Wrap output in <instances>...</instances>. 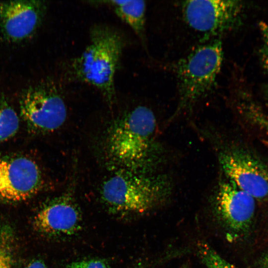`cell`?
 <instances>
[{
	"instance_id": "obj_5",
	"label": "cell",
	"mask_w": 268,
	"mask_h": 268,
	"mask_svg": "<svg viewBox=\"0 0 268 268\" xmlns=\"http://www.w3.org/2000/svg\"><path fill=\"white\" fill-rule=\"evenodd\" d=\"M19 109L28 130L34 134H47L58 130L67 116L64 98L51 79L24 90L19 99Z\"/></svg>"
},
{
	"instance_id": "obj_12",
	"label": "cell",
	"mask_w": 268,
	"mask_h": 268,
	"mask_svg": "<svg viewBox=\"0 0 268 268\" xmlns=\"http://www.w3.org/2000/svg\"><path fill=\"white\" fill-rule=\"evenodd\" d=\"M110 6L116 14L128 25L146 48L145 32V1L140 0H109L102 1Z\"/></svg>"
},
{
	"instance_id": "obj_18",
	"label": "cell",
	"mask_w": 268,
	"mask_h": 268,
	"mask_svg": "<svg viewBox=\"0 0 268 268\" xmlns=\"http://www.w3.org/2000/svg\"><path fill=\"white\" fill-rule=\"evenodd\" d=\"M25 268H48V267L42 260H35L29 263Z\"/></svg>"
},
{
	"instance_id": "obj_16",
	"label": "cell",
	"mask_w": 268,
	"mask_h": 268,
	"mask_svg": "<svg viewBox=\"0 0 268 268\" xmlns=\"http://www.w3.org/2000/svg\"><path fill=\"white\" fill-rule=\"evenodd\" d=\"M262 36V44L260 49V57L262 65L268 72V24L261 21L259 24Z\"/></svg>"
},
{
	"instance_id": "obj_21",
	"label": "cell",
	"mask_w": 268,
	"mask_h": 268,
	"mask_svg": "<svg viewBox=\"0 0 268 268\" xmlns=\"http://www.w3.org/2000/svg\"><path fill=\"white\" fill-rule=\"evenodd\" d=\"M183 268H188L187 266H184Z\"/></svg>"
},
{
	"instance_id": "obj_13",
	"label": "cell",
	"mask_w": 268,
	"mask_h": 268,
	"mask_svg": "<svg viewBox=\"0 0 268 268\" xmlns=\"http://www.w3.org/2000/svg\"><path fill=\"white\" fill-rule=\"evenodd\" d=\"M19 128L17 113L3 97H0V144L14 136Z\"/></svg>"
},
{
	"instance_id": "obj_4",
	"label": "cell",
	"mask_w": 268,
	"mask_h": 268,
	"mask_svg": "<svg viewBox=\"0 0 268 268\" xmlns=\"http://www.w3.org/2000/svg\"><path fill=\"white\" fill-rule=\"evenodd\" d=\"M169 191L168 182L163 177L118 173L104 182L101 196L112 213H141L160 202Z\"/></svg>"
},
{
	"instance_id": "obj_1",
	"label": "cell",
	"mask_w": 268,
	"mask_h": 268,
	"mask_svg": "<svg viewBox=\"0 0 268 268\" xmlns=\"http://www.w3.org/2000/svg\"><path fill=\"white\" fill-rule=\"evenodd\" d=\"M89 36L84 51L68 63V75L96 88L111 101L115 96V75L125 40L115 28L103 24L93 26Z\"/></svg>"
},
{
	"instance_id": "obj_11",
	"label": "cell",
	"mask_w": 268,
	"mask_h": 268,
	"mask_svg": "<svg viewBox=\"0 0 268 268\" xmlns=\"http://www.w3.org/2000/svg\"><path fill=\"white\" fill-rule=\"evenodd\" d=\"M255 198L229 180L221 182L215 198L217 213L223 224L235 233L246 231L255 210Z\"/></svg>"
},
{
	"instance_id": "obj_15",
	"label": "cell",
	"mask_w": 268,
	"mask_h": 268,
	"mask_svg": "<svg viewBox=\"0 0 268 268\" xmlns=\"http://www.w3.org/2000/svg\"><path fill=\"white\" fill-rule=\"evenodd\" d=\"M10 235L4 232L0 235V268H13L12 246Z\"/></svg>"
},
{
	"instance_id": "obj_9",
	"label": "cell",
	"mask_w": 268,
	"mask_h": 268,
	"mask_svg": "<svg viewBox=\"0 0 268 268\" xmlns=\"http://www.w3.org/2000/svg\"><path fill=\"white\" fill-rule=\"evenodd\" d=\"M220 166L229 180L255 199L268 197V169L258 159L242 151L221 152Z\"/></svg>"
},
{
	"instance_id": "obj_8",
	"label": "cell",
	"mask_w": 268,
	"mask_h": 268,
	"mask_svg": "<svg viewBox=\"0 0 268 268\" xmlns=\"http://www.w3.org/2000/svg\"><path fill=\"white\" fill-rule=\"evenodd\" d=\"M43 0L0 1V33L8 42L19 43L32 38L45 17Z\"/></svg>"
},
{
	"instance_id": "obj_17",
	"label": "cell",
	"mask_w": 268,
	"mask_h": 268,
	"mask_svg": "<svg viewBox=\"0 0 268 268\" xmlns=\"http://www.w3.org/2000/svg\"><path fill=\"white\" fill-rule=\"evenodd\" d=\"M65 268H110L108 263L103 259H92L72 262Z\"/></svg>"
},
{
	"instance_id": "obj_20",
	"label": "cell",
	"mask_w": 268,
	"mask_h": 268,
	"mask_svg": "<svg viewBox=\"0 0 268 268\" xmlns=\"http://www.w3.org/2000/svg\"><path fill=\"white\" fill-rule=\"evenodd\" d=\"M266 94H267V96H268V86L266 87Z\"/></svg>"
},
{
	"instance_id": "obj_2",
	"label": "cell",
	"mask_w": 268,
	"mask_h": 268,
	"mask_svg": "<svg viewBox=\"0 0 268 268\" xmlns=\"http://www.w3.org/2000/svg\"><path fill=\"white\" fill-rule=\"evenodd\" d=\"M223 59L220 37L203 41L185 57L165 63L176 78L178 105L176 112L190 109L212 91Z\"/></svg>"
},
{
	"instance_id": "obj_3",
	"label": "cell",
	"mask_w": 268,
	"mask_h": 268,
	"mask_svg": "<svg viewBox=\"0 0 268 268\" xmlns=\"http://www.w3.org/2000/svg\"><path fill=\"white\" fill-rule=\"evenodd\" d=\"M156 119L148 107L139 105L116 119L107 136L111 157L131 170L148 164L153 151Z\"/></svg>"
},
{
	"instance_id": "obj_7",
	"label": "cell",
	"mask_w": 268,
	"mask_h": 268,
	"mask_svg": "<svg viewBox=\"0 0 268 268\" xmlns=\"http://www.w3.org/2000/svg\"><path fill=\"white\" fill-rule=\"evenodd\" d=\"M43 177L33 159L20 154L0 156V203L24 201L37 194Z\"/></svg>"
},
{
	"instance_id": "obj_19",
	"label": "cell",
	"mask_w": 268,
	"mask_h": 268,
	"mask_svg": "<svg viewBox=\"0 0 268 268\" xmlns=\"http://www.w3.org/2000/svg\"><path fill=\"white\" fill-rule=\"evenodd\" d=\"M132 268H145V267L142 264H138L137 265H135Z\"/></svg>"
},
{
	"instance_id": "obj_6",
	"label": "cell",
	"mask_w": 268,
	"mask_h": 268,
	"mask_svg": "<svg viewBox=\"0 0 268 268\" xmlns=\"http://www.w3.org/2000/svg\"><path fill=\"white\" fill-rule=\"evenodd\" d=\"M184 21L204 35V41L219 38L240 21L242 4L238 0H190L180 3Z\"/></svg>"
},
{
	"instance_id": "obj_10",
	"label": "cell",
	"mask_w": 268,
	"mask_h": 268,
	"mask_svg": "<svg viewBox=\"0 0 268 268\" xmlns=\"http://www.w3.org/2000/svg\"><path fill=\"white\" fill-rule=\"evenodd\" d=\"M33 224L45 236L67 237L81 229L82 216L71 196L64 194L46 202L35 215Z\"/></svg>"
},
{
	"instance_id": "obj_14",
	"label": "cell",
	"mask_w": 268,
	"mask_h": 268,
	"mask_svg": "<svg viewBox=\"0 0 268 268\" xmlns=\"http://www.w3.org/2000/svg\"><path fill=\"white\" fill-rule=\"evenodd\" d=\"M198 254L206 268H238L224 259L206 243L199 242Z\"/></svg>"
}]
</instances>
